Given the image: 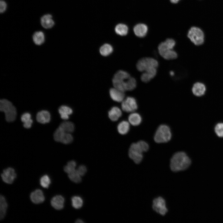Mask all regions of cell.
Returning <instances> with one entry per match:
<instances>
[{
	"mask_svg": "<svg viewBox=\"0 0 223 223\" xmlns=\"http://www.w3.org/2000/svg\"><path fill=\"white\" fill-rule=\"evenodd\" d=\"M191 163V160L186 153L178 151L172 156L170 161V167L172 171L176 172L186 170Z\"/></svg>",
	"mask_w": 223,
	"mask_h": 223,
	"instance_id": "obj_1",
	"label": "cell"
},
{
	"mask_svg": "<svg viewBox=\"0 0 223 223\" xmlns=\"http://www.w3.org/2000/svg\"><path fill=\"white\" fill-rule=\"evenodd\" d=\"M149 147L148 143L144 141L133 143L129 148V156L135 164H139L143 159V153L147 151Z\"/></svg>",
	"mask_w": 223,
	"mask_h": 223,
	"instance_id": "obj_2",
	"label": "cell"
},
{
	"mask_svg": "<svg viewBox=\"0 0 223 223\" xmlns=\"http://www.w3.org/2000/svg\"><path fill=\"white\" fill-rule=\"evenodd\" d=\"M175 44V41L173 39H167L159 45L158 50L159 54L165 59L171 60L176 59L177 57V54L173 49Z\"/></svg>",
	"mask_w": 223,
	"mask_h": 223,
	"instance_id": "obj_3",
	"label": "cell"
},
{
	"mask_svg": "<svg viewBox=\"0 0 223 223\" xmlns=\"http://www.w3.org/2000/svg\"><path fill=\"white\" fill-rule=\"evenodd\" d=\"M170 128L166 125H161L157 129L154 136L155 141L157 143H166L171 139Z\"/></svg>",
	"mask_w": 223,
	"mask_h": 223,
	"instance_id": "obj_4",
	"label": "cell"
},
{
	"mask_svg": "<svg viewBox=\"0 0 223 223\" xmlns=\"http://www.w3.org/2000/svg\"><path fill=\"white\" fill-rule=\"evenodd\" d=\"M158 61L151 57H144L139 59L136 64L138 70L143 72L153 68H156L158 66Z\"/></svg>",
	"mask_w": 223,
	"mask_h": 223,
	"instance_id": "obj_5",
	"label": "cell"
},
{
	"mask_svg": "<svg viewBox=\"0 0 223 223\" xmlns=\"http://www.w3.org/2000/svg\"><path fill=\"white\" fill-rule=\"evenodd\" d=\"M188 37L196 46L202 44L204 42V34L202 30L197 27H192L189 30Z\"/></svg>",
	"mask_w": 223,
	"mask_h": 223,
	"instance_id": "obj_6",
	"label": "cell"
},
{
	"mask_svg": "<svg viewBox=\"0 0 223 223\" xmlns=\"http://www.w3.org/2000/svg\"><path fill=\"white\" fill-rule=\"evenodd\" d=\"M130 77L127 72L120 70L114 74L112 80L113 86L119 89H123V85L126 80Z\"/></svg>",
	"mask_w": 223,
	"mask_h": 223,
	"instance_id": "obj_7",
	"label": "cell"
},
{
	"mask_svg": "<svg viewBox=\"0 0 223 223\" xmlns=\"http://www.w3.org/2000/svg\"><path fill=\"white\" fill-rule=\"evenodd\" d=\"M121 107L122 110L127 112H133L137 110L138 105L136 99L132 97H128L122 101Z\"/></svg>",
	"mask_w": 223,
	"mask_h": 223,
	"instance_id": "obj_8",
	"label": "cell"
},
{
	"mask_svg": "<svg viewBox=\"0 0 223 223\" xmlns=\"http://www.w3.org/2000/svg\"><path fill=\"white\" fill-rule=\"evenodd\" d=\"M152 207L154 211L162 216L165 215L168 211L165 200L160 197L153 200Z\"/></svg>",
	"mask_w": 223,
	"mask_h": 223,
	"instance_id": "obj_9",
	"label": "cell"
},
{
	"mask_svg": "<svg viewBox=\"0 0 223 223\" xmlns=\"http://www.w3.org/2000/svg\"><path fill=\"white\" fill-rule=\"evenodd\" d=\"M16 176L15 169L11 167L4 169L1 174L3 181L5 183L9 184L13 183Z\"/></svg>",
	"mask_w": 223,
	"mask_h": 223,
	"instance_id": "obj_10",
	"label": "cell"
},
{
	"mask_svg": "<svg viewBox=\"0 0 223 223\" xmlns=\"http://www.w3.org/2000/svg\"><path fill=\"white\" fill-rule=\"evenodd\" d=\"M109 94L111 98L116 102H122L125 99L124 92L115 87L110 89Z\"/></svg>",
	"mask_w": 223,
	"mask_h": 223,
	"instance_id": "obj_11",
	"label": "cell"
},
{
	"mask_svg": "<svg viewBox=\"0 0 223 223\" xmlns=\"http://www.w3.org/2000/svg\"><path fill=\"white\" fill-rule=\"evenodd\" d=\"M30 199L31 201L35 204H39L43 202L45 199L42 191L39 189L36 190L30 194Z\"/></svg>",
	"mask_w": 223,
	"mask_h": 223,
	"instance_id": "obj_12",
	"label": "cell"
},
{
	"mask_svg": "<svg viewBox=\"0 0 223 223\" xmlns=\"http://www.w3.org/2000/svg\"><path fill=\"white\" fill-rule=\"evenodd\" d=\"M50 203L51 206L55 209L61 210L64 207V199L63 196L57 195L52 198Z\"/></svg>",
	"mask_w": 223,
	"mask_h": 223,
	"instance_id": "obj_13",
	"label": "cell"
},
{
	"mask_svg": "<svg viewBox=\"0 0 223 223\" xmlns=\"http://www.w3.org/2000/svg\"><path fill=\"white\" fill-rule=\"evenodd\" d=\"M135 34L140 37H144L148 31V27L146 25L143 24H138L136 25L133 28Z\"/></svg>",
	"mask_w": 223,
	"mask_h": 223,
	"instance_id": "obj_14",
	"label": "cell"
},
{
	"mask_svg": "<svg viewBox=\"0 0 223 223\" xmlns=\"http://www.w3.org/2000/svg\"><path fill=\"white\" fill-rule=\"evenodd\" d=\"M206 88L205 85L203 83L197 82L195 83L192 88L193 94L197 96H201L204 94Z\"/></svg>",
	"mask_w": 223,
	"mask_h": 223,
	"instance_id": "obj_15",
	"label": "cell"
},
{
	"mask_svg": "<svg viewBox=\"0 0 223 223\" xmlns=\"http://www.w3.org/2000/svg\"><path fill=\"white\" fill-rule=\"evenodd\" d=\"M156 68H153L143 72L141 76V81L145 83L149 82L156 75Z\"/></svg>",
	"mask_w": 223,
	"mask_h": 223,
	"instance_id": "obj_16",
	"label": "cell"
},
{
	"mask_svg": "<svg viewBox=\"0 0 223 223\" xmlns=\"http://www.w3.org/2000/svg\"><path fill=\"white\" fill-rule=\"evenodd\" d=\"M50 115L49 112L46 110H42L38 112L36 115V120L39 123L45 124L50 122Z\"/></svg>",
	"mask_w": 223,
	"mask_h": 223,
	"instance_id": "obj_17",
	"label": "cell"
},
{
	"mask_svg": "<svg viewBox=\"0 0 223 223\" xmlns=\"http://www.w3.org/2000/svg\"><path fill=\"white\" fill-rule=\"evenodd\" d=\"M121 110L118 107L114 106L112 107L108 112V116L110 119L112 121L117 120L122 116Z\"/></svg>",
	"mask_w": 223,
	"mask_h": 223,
	"instance_id": "obj_18",
	"label": "cell"
},
{
	"mask_svg": "<svg viewBox=\"0 0 223 223\" xmlns=\"http://www.w3.org/2000/svg\"><path fill=\"white\" fill-rule=\"evenodd\" d=\"M52 18V16L50 14L43 15L41 19V24L42 27L46 29L53 27L54 25V22Z\"/></svg>",
	"mask_w": 223,
	"mask_h": 223,
	"instance_id": "obj_19",
	"label": "cell"
},
{
	"mask_svg": "<svg viewBox=\"0 0 223 223\" xmlns=\"http://www.w3.org/2000/svg\"><path fill=\"white\" fill-rule=\"evenodd\" d=\"M128 119L130 124L134 126L139 125L142 121L141 115L135 112L131 113L128 116Z\"/></svg>",
	"mask_w": 223,
	"mask_h": 223,
	"instance_id": "obj_20",
	"label": "cell"
},
{
	"mask_svg": "<svg viewBox=\"0 0 223 223\" xmlns=\"http://www.w3.org/2000/svg\"><path fill=\"white\" fill-rule=\"evenodd\" d=\"M58 112L60 115L61 118L64 120H67L69 118V116L72 114L73 112L71 108L66 105H62L59 108Z\"/></svg>",
	"mask_w": 223,
	"mask_h": 223,
	"instance_id": "obj_21",
	"label": "cell"
},
{
	"mask_svg": "<svg viewBox=\"0 0 223 223\" xmlns=\"http://www.w3.org/2000/svg\"><path fill=\"white\" fill-rule=\"evenodd\" d=\"M130 129V123L129 121L123 120L120 122L117 126V129L119 133L121 135L127 134Z\"/></svg>",
	"mask_w": 223,
	"mask_h": 223,
	"instance_id": "obj_22",
	"label": "cell"
},
{
	"mask_svg": "<svg viewBox=\"0 0 223 223\" xmlns=\"http://www.w3.org/2000/svg\"><path fill=\"white\" fill-rule=\"evenodd\" d=\"M115 31L118 35L121 36L126 35L128 32V28L125 24L120 23L115 27Z\"/></svg>",
	"mask_w": 223,
	"mask_h": 223,
	"instance_id": "obj_23",
	"label": "cell"
},
{
	"mask_svg": "<svg viewBox=\"0 0 223 223\" xmlns=\"http://www.w3.org/2000/svg\"><path fill=\"white\" fill-rule=\"evenodd\" d=\"M33 39L34 42L36 45H40L42 44L45 41L44 34L42 31H37L33 34Z\"/></svg>",
	"mask_w": 223,
	"mask_h": 223,
	"instance_id": "obj_24",
	"label": "cell"
},
{
	"mask_svg": "<svg viewBox=\"0 0 223 223\" xmlns=\"http://www.w3.org/2000/svg\"><path fill=\"white\" fill-rule=\"evenodd\" d=\"M7 208V204L5 197L2 195H1L0 197V219L1 220L4 217Z\"/></svg>",
	"mask_w": 223,
	"mask_h": 223,
	"instance_id": "obj_25",
	"label": "cell"
},
{
	"mask_svg": "<svg viewBox=\"0 0 223 223\" xmlns=\"http://www.w3.org/2000/svg\"><path fill=\"white\" fill-rule=\"evenodd\" d=\"M65 132L71 133L74 130L75 126L74 124L69 121H65L62 122L59 126Z\"/></svg>",
	"mask_w": 223,
	"mask_h": 223,
	"instance_id": "obj_26",
	"label": "cell"
},
{
	"mask_svg": "<svg viewBox=\"0 0 223 223\" xmlns=\"http://www.w3.org/2000/svg\"><path fill=\"white\" fill-rule=\"evenodd\" d=\"M113 51L112 46L109 44L106 43L100 48L99 52L101 55L106 56L111 54Z\"/></svg>",
	"mask_w": 223,
	"mask_h": 223,
	"instance_id": "obj_27",
	"label": "cell"
},
{
	"mask_svg": "<svg viewBox=\"0 0 223 223\" xmlns=\"http://www.w3.org/2000/svg\"><path fill=\"white\" fill-rule=\"evenodd\" d=\"M137 82L133 77H130L125 83V91L133 90L136 87Z\"/></svg>",
	"mask_w": 223,
	"mask_h": 223,
	"instance_id": "obj_28",
	"label": "cell"
},
{
	"mask_svg": "<svg viewBox=\"0 0 223 223\" xmlns=\"http://www.w3.org/2000/svg\"><path fill=\"white\" fill-rule=\"evenodd\" d=\"M71 202L72 206L76 209L81 208L83 203L82 198L78 196H73L71 198Z\"/></svg>",
	"mask_w": 223,
	"mask_h": 223,
	"instance_id": "obj_29",
	"label": "cell"
},
{
	"mask_svg": "<svg viewBox=\"0 0 223 223\" xmlns=\"http://www.w3.org/2000/svg\"><path fill=\"white\" fill-rule=\"evenodd\" d=\"M69 179L72 181L79 183L81 181V176L79 174L77 169L68 174Z\"/></svg>",
	"mask_w": 223,
	"mask_h": 223,
	"instance_id": "obj_30",
	"label": "cell"
},
{
	"mask_svg": "<svg viewBox=\"0 0 223 223\" xmlns=\"http://www.w3.org/2000/svg\"><path fill=\"white\" fill-rule=\"evenodd\" d=\"M77 166V163L74 160L68 161L67 165L63 168L64 171L68 174L75 170Z\"/></svg>",
	"mask_w": 223,
	"mask_h": 223,
	"instance_id": "obj_31",
	"label": "cell"
},
{
	"mask_svg": "<svg viewBox=\"0 0 223 223\" xmlns=\"http://www.w3.org/2000/svg\"><path fill=\"white\" fill-rule=\"evenodd\" d=\"M40 183L41 185L43 187L48 188L51 183L50 179L48 175H44L40 178Z\"/></svg>",
	"mask_w": 223,
	"mask_h": 223,
	"instance_id": "obj_32",
	"label": "cell"
},
{
	"mask_svg": "<svg viewBox=\"0 0 223 223\" xmlns=\"http://www.w3.org/2000/svg\"><path fill=\"white\" fill-rule=\"evenodd\" d=\"M65 132L62 129L59 127L55 130L54 134V138L55 141L60 142Z\"/></svg>",
	"mask_w": 223,
	"mask_h": 223,
	"instance_id": "obj_33",
	"label": "cell"
},
{
	"mask_svg": "<svg viewBox=\"0 0 223 223\" xmlns=\"http://www.w3.org/2000/svg\"><path fill=\"white\" fill-rule=\"evenodd\" d=\"M73 140V137L71 133L65 132L60 142L64 144H68L71 143Z\"/></svg>",
	"mask_w": 223,
	"mask_h": 223,
	"instance_id": "obj_34",
	"label": "cell"
},
{
	"mask_svg": "<svg viewBox=\"0 0 223 223\" xmlns=\"http://www.w3.org/2000/svg\"><path fill=\"white\" fill-rule=\"evenodd\" d=\"M215 132L217 135L220 137H223V123L216 124L214 128Z\"/></svg>",
	"mask_w": 223,
	"mask_h": 223,
	"instance_id": "obj_35",
	"label": "cell"
},
{
	"mask_svg": "<svg viewBox=\"0 0 223 223\" xmlns=\"http://www.w3.org/2000/svg\"><path fill=\"white\" fill-rule=\"evenodd\" d=\"M77 170L79 174L83 176L85 175L87 172V169L86 167L84 165H81L79 166Z\"/></svg>",
	"mask_w": 223,
	"mask_h": 223,
	"instance_id": "obj_36",
	"label": "cell"
},
{
	"mask_svg": "<svg viewBox=\"0 0 223 223\" xmlns=\"http://www.w3.org/2000/svg\"><path fill=\"white\" fill-rule=\"evenodd\" d=\"M30 114L28 112H26L22 114L21 117V121L24 123L29 120L31 118Z\"/></svg>",
	"mask_w": 223,
	"mask_h": 223,
	"instance_id": "obj_37",
	"label": "cell"
},
{
	"mask_svg": "<svg viewBox=\"0 0 223 223\" xmlns=\"http://www.w3.org/2000/svg\"><path fill=\"white\" fill-rule=\"evenodd\" d=\"M0 12L1 13L4 12L6 10L7 5L6 2L3 0H1L0 2Z\"/></svg>",
	"mask_w": 223,
	"mask_h": 223,
	"instance_id": "obj_38",
	"label": "cell"
},
{
	"mask_svg": "<svg viewBox=\"0 0 223 223\" xmlns=\"http://www.w3.org/2000/svg\"><path fill=\"white\" fill-rule=\"evenodd\" d=\"M33 120L31 119L29 120L24 123V127L27 129L30 128L33 123Z\"/></svg>",
	"mask_w": 223,
	"mask_h": 223,
	"instance_id": "obj_39",
	"label": "cell"
},
{
	"mask_svg": "<svg viewBox=\"0 0 223 223\" xmlns=\"http://www.w3.org/2000/svg\"><path fill=\"white\" fill-rule=\"evenodd\" d=\"M75 222L76 223H83L84 222L81 219H78Z\"/></svg>",
	"mask_w": 223,
	"mask_h": 223,
	"instance_id": "obj_40",
	"label": "cell"
},
{
	"mask_svg": "<svg viewBox=\"0 0 223 223\" xmlns=\"http://www.w3.org/2000/svg\"><path fill=\"white\" fill-rule=\"evenodd\" d=\"M170 2L173 3H176L178 2L180 0H170Z\"/></svg>",
	"mask_w": 223,
	"mask_h": 223,
	"instance_id": "obj_41",
	"label": "cell"
}]
</instances>
